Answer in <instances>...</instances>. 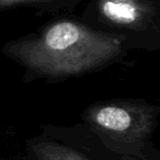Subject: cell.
Wrapping results in <instances>:
<instances>
[{
	"mask_svg": "<svg viewBox=\"0 0 160 160\" xmlns=\"http://www.w3.org/2000/svg\"><path fill=\"white\" fill-rule=\"evenodd\" d=\"M118 38L72 21L48 27L38 38L12 46L11 53L28 67L49 76L76 75L105 64L118 55Z\"/></svg>",
	"mask_w": 160,
	"mask_h": 160,
	"instance_id": "1",
	"label": "cell"
},
{
	"mask_svg": "<svg viewBox=\"0 0 160 160\" xmlns=\"http://www.w3.org/2000/svg\"><path fill=\"white\" fill-rule=\"evenodd\" d=\"M90 120L100 131L126 142L142 138L151 126V114L129 104L97 107L90 113Z\"/></svg>",
	"mask_w": 160,
	"mask_h": 160,
	"instance_id": "2",
	"label": "cell"
},
{
	"mask_svg": "<svg viewBox=\"0 0 160 160\" xmlns=\"http://www.w3.org/2000/svg\"><path fill=\"white\" fill-rule=\"evenodd\" d=\"M99 10L109 22L129 28L142 25L148 13L140 0H100Z\"/></svg>",
	"mask_w": 160,
	"mask_h": 160,
	"instance_id": "3",
	"label": "cell"
},
{
	"mask_svg": "<svg viewBox=\"0 0 160 160\" xmlns=\"http://www.w3.org/2000/svg\"><path fill=\"white\" fill-rule=\"evenodd\" d=\"M40 160H89L76 150L53 142H41L34 146Z\"/></svg>",
	"mask_w": 160,
	"mask_h": 160,
	"instance_id": "4",
	"label": "cell"
},
{
	"mask_svg": "<svg viewBox=\"0 0 160 160\" xmlns=\"http://www.w3.org/2000/svg\"><path fill=\"white\" fill-rule=\"evenodd\" d=\"M55 0H0V9L8 7H13L17 5H24V3H48Z\"/></svg>",
	"mask_w": 160,
	"mask_h": 160,
	"instance_id": "5",
	"label": "cell"
}]
</instances>
